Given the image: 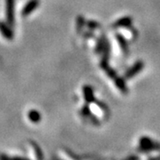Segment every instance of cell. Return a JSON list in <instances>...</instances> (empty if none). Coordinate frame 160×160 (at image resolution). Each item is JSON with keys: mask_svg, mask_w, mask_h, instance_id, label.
<instances>
[{"mask_svg": "<svg viewBox=\"0 0 160 160\" xmlns=\"http://www.w3.org/2000/svg\"><path fill=\"white\" fill-rule=\"evenodd\" d=\"M142 67H143V65L142 66V63H139V64H136L133 68H132V71H129L128 73H127V75H126V77H132L134 74H136L138 71L137 70H139V69H141V68Z\"/></svg>", "mask_w": 160, "mask_h": 160, "instance_id": "cell-1", "label": "cell"}]
</instances>
